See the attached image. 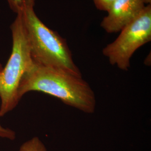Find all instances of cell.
I'll return each instance as SVG.
<instances>
[{
    "label": "cell",
    "instance_id": "52a82bcc",
    "mask_svg": "<svg viewBox=\"0 0 151 151\" xmlns=\"http://www.w3.org/2000/svg\"><path fill=\"white\" fill-rule=\"evenodd\" d=\"M11 10L16 14L22 12L25 9L34 7L35 0H6Z\"/></svg>",
    "mask_w": 151,
    "mask_h": 151
},
{
    "label": "cell",
    "instance_id": "277c9868",
    "mask_svg": "<svg viewBox=\"0 0 151 151\" xmlns=\"http://www.w3.org/2000/svg\"><path fill=\"white\" fill-rule=\"evenodd\" d=\"M151 40V5H147L140 15L120 30L118 37L103 49L110 63L127 71L135 51Z\"/></svg>",
    "mask_w": 151,
    "mask_h": 151
},
{
    "label": "cell",
    "instance_id": "7a4b0ae2",
    "mask_svg": "<svg viewBox=\"0 0 151 151\" xmlns=\"http://www.w3.org/2000/svg\"><path fill=\"white\" fill-rule=\"evenodd\" d=\"M21 12L33 61L38 65L82 77L66 40L44 24L34 7L26 8Z\"/></svg>",
    "mask_w": 151,
    "mask_h": 151
},
{
    "label": "cell",
    "instance_id": "8992f818",
    "mask_svg": "<svg viewBox=\"0 0 151 151\" xmlns=\"http://www.w3.org/2000/svg\"><path fill=\"white\" fill-rule=\"evenodd\" d=\"M19 151H47L43 142L38 137H34L22 145Z\"/></svg>",
    "mask_w": 151,
    "mask_h": 151
},
{
    "label": "cell",
    "instance_id": "30bf717a",
    "mask_svg": "<svg viewBox=\"0 0 151 151\" xmlns=\"http://www.w3.org/2000/svg\"><path fill=\"white\" fill-rule=\"evenodd\" d=\"M146 5H150L151 4V0H145Z\"/></svg>",
    "mask_w": 151,
    "mask_h": 151
},
{
    "label": "cell",
    "instance_id": "3957f363",
    "mask_svg": "<svg viewBox=\"0 0 151 151\" xmlns=\"http://www.w3.org/2000/svg\"><path fill=\"white\" fill-rule=\"evenodd\" d=\"M12 48L11 55L0 78V117L16 108L20 101L18 88L22 78L33 63L27 32L22 12L17 14L11 26Z\"/></svg>",
    "mask_w": 151,
    "mask_h": 151
},
{
    "label": "cell",
    "instance_id": "9c48e42d",
    "mask_svg": "<svg viewBox=\"0 0 151 151\" xmlns=\"http://www.w3.org/2000/svg\"><path fill=\"white\" fill-rule=\"evenodd\" d=\"M114 0H93L96 9L101 11H108Z\"/></svg>",
    "mask_w": 151,
    "mask_h": 151
},
{
    "label": "cell",
    "instance_id": "6da1fadb",
    "mask_svg": "<svg viewBox=\"0 0 151 151\" xmlns=\"http://www.w3.org/2000/svg\"><path fill=\"white\" fill-rule=\"evenodd\" d=\"M30 91L54 96L85 113L93 114L96 108L95 92L82 77L38 65L34 61L20 82L17 92L20 100Z\"/></svg>",
    "mask_w": 151,
    "mask_h": 151
},
{
    "label": "cell",
    "instance_id": "ba28073f",
    "mask_svg": "<svg viewBox=\"0 0 151 151\" xmlns=\"http://www.w3.org/2000/svg\"><path fill=\"white\" fill-rule=\"evenodd\" d=\"M2 70H3V67L2 65L0 64V78H1ZM0 137L6 138L11 140H14L15 138V133L12 130L5 128L0 124Z\"/></svg>",
    "mask_w": 151,
    "mask_h": 151
},
{
    "label": "cell",
    "instance_id": "5b68a950",
    "mask_svg": "<svg viewBox=\"0 0 151 151\" xmlns=\"http://www.w3.org/2000/svg\"><path fill=\"white\" fill-rule=\"evenodd\" d=\"M146 5L145 0H114L101 27L108 33L119 32L139 15Z\"/></svg>",
    "mask_w": 151,
    "mask_h": 151
}]
</instances>
